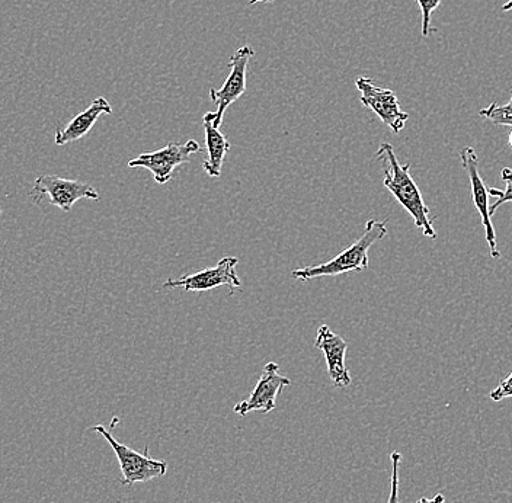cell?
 <instances>
[{
	"label": "cell",
	"instance_id": "cell-1",
	"mask_svg": "<svg viewBox=\"0 0 512 503\" xmlns=\"http://www.w3.org/2000/svg\"><path fill=\"white\" fill-rule=\"evenodd\" d=\"M376 159L383 162V185L389 189L390 194L398 200V203L411 214L415 226L421 230L422 235L437 239V232L432 226L431 211L425 204L421 189L416 185L411 175V165H400L398 156L390 143L380 144L376 153Z\"/></svg>",
	"mask_w": 512,
	"mask_h": 503
},
{
	"label": "cell",
	"instance_id": "cell-2",
	"mask_svg": "<svg viewBox=\"0 0 512 503\" xmlns=\"http://www.w3.org/2000/svg\"><path fill=\"white\" fill-rule=\"evenodd\" d=\"M387 235V220H368L363 235L350 248L344 249L332 261L325 264L294 269L291 272L296 280L310 281L320 277H338L348 272H363L368 268V251L374 243Z\"/></svg>",
	"mask_w": 512,
	"mask_h": 503
},
{
	"label": "cell",
	"instance_id": "cell-3",
	"mask_svg": "<svg viewBox=\"0 0 512 503\" xmlns=\"http://www.w3.org/2000/svg\"><path fill=\"white\" fill-rule=\"evenodd\" d=\"M92 431L101 434L114 450L118 463H120L121 473H123V480H121L123 485L130 486L134 483L149 482V480L156 479V477L165 476L168 472V463L165 460H155V458L150 457L147 448L144 454L131 450V448L115 440L111 432L102 425L94 426Z\"/></svg>",
	"mask_w": 512,
	"mask_h": 503
},
{
	"label": "cell",
	"instance_id": "cell-4",
	"mask_svg": "<svg viewBox=\"0 0 512 503\" xmlns=\"http://www.w3.org/2000/svg\"><path fill=\"white\" fill-rule=\"evenodd\" d=\"M30 198L35 205H40L44 198H48L51 205L69 213L73 205L82 198L98 201L101 195L85 182L72 181L57 175H41L35 179Z\"/></svg>",
	"mask_w": 512,
	"mask_h": 503
},
{
	"label": "cell",
	"instance_id": "cell-5",
	"mask_svg": "<svg viewBox=\"0 0 512 503\" xmlns=\"http://www.w3.org/2000/svg\"><path fill=\"white\" fill-rule=\"evenodd\" d=\"M201 147L195 140L187 143H169L162 149L152 153H143L128 162V168H144L153 173L155 181L160 185L172 181V173L178 166L190 162V156L200 153Z\"/></svg>",
	"mask_w": 512,
	"mask_h": 503
},
{
	"label": "cell",
	"instance_id": "cell-6",
	"mask_svg": "<svg viewBox=\"0 0 512 503\" xmlns=\"http://www.w3.org/2000/svg\"><path fill=\"white\" fill-rule=\"evenodd\" d=\"M355 86L360 91L361 104L370 108L393 133L399 134L405 128L409 114L400 108L398 96L392 89L379 88L368 78H358Z\"/></svg>",
	"mask_w": 512,
	"mask_h": 503
},
{
	"label": "cell",
	"instance_id": "cell-7",
	"mask_svg": "<svg viewBox=\"0 0 512 503\" xmlns=\"http://www.w3.org/2000/svg\"><path fill=\"white\" fill-rule=\"evenodd\" d=\"M254 56V48L249 46L240 47L230 59V73L222 88L210 89L211 102L217 107L216 120H214L217 127L222 126L224 112L227 108L235 104L240 96L245 94L248 66Z\"/></svg>",
	"mask_w": 512,
	"mask_h": 503
},
{
	"label": "cell",
	"instance_id": "cell-8",
	"mask_svg": "<svg viewBox=\"0 0 512 503\" xmlns=\"http://www.w3.org/2000/svg\"><path fill=\"white\" fill-rule=\"evenodd\" d=\"M239 259L233 256H226L223 258L216 267L203 269V271L195 272L192 275H185L179 280H169L163 284V288H184L185 291H203L214 290L219 287H229L230 294L235 293L236 290H242V283H240L238 272Z\"/></svg>",
	"mask_w": 512,
	"mask_h": 503
},
{
	"label": "cell",
	"instance_id": "cell-9",
	"mask_svg": "<svg viewBox=\"0 0 512 503\" xmlns=\"http://www.w3.org/2000/svg\"><path fill=\"white\" fill-rule=\"evenodd\" d=\"M460 160H462V166L469 176L470 187H472V198L475 203L476 210L480 214L482 219L483 227H485L486 242L489 245V252H491L492 258H501V252L498 249V242H496V233L494 223H492V216L489 213V192L488 188L485 187L482 176L479 172V159L476 155L473 147H463L460 152Z\"/></svg>",
	"mask_w": 512,
	"mask_h": 503
},
{
	"label": "cell",
	"instance_id": "cell-10",
	"mask_svg": "<svg viewBox=\"0 0 512 503\" xmlns=\"http://www.w3.org/2000/svg\"><path fill=\"white\" fill-rule=\"evenodd\" d=\"M280 365L277 362H268L264 367V373L259 378L258 384L252 390L249 399L243 400L235 406V413L239 416H246L249 412H272L277 408L278 394L283 392L284 387L290 386L291 381L278 373Z\"/></svg>",
	"mask_w": 512,
	"mask_h": 503
},
{
	"label": "cell",
	"instance_id": "cell-11",
	"mask_svg": "<svg viewBox=\"0 0 512 503\" xmlns=\"http://www.w3.org/2000/svg\"><path fill=\"white\" fill-rule=\"evenodd\" d=\"M315 346L325 355L329 378H331L334 386L338 387V389H345V387L350 386V371H348L347 365H345L348 349L347 342L341 336L332 332L328 325H322L318 329Z\"/></svg>",
	"mask_w": 512,
	"mask_h": 503
},
{
	"label": "cell",
	"instance_id": "cell-12",
	"mask_svg": "<svg viewBox=\"0 0 512 503\" xmlns=\"http://www.w3.org/2000/svg\"><path fill=\"white\" fill-rule=\"evenodd\" d=\"M110 114H112L110 102L104 96H99L85 111L76 115L66 127L57 128L54 142L59 147L66 146V144L72 142H78V140L83 139L92 130V127L95 126L96 121H98L101 115Z\"/></svg>",
	"mask_w": 512,
	"mask_h": 503
},
{
	"label": "cell",
	"instance_id": "cell-13",
	"mask_svg": "<svg viewBox=\"0 0 512 503\" xmlns=\"http://www.w3.org/2000/svg\"><path fill=\"white\" fill-rule=\"evenodd\" d=\"M214 120H216V112L204 114L203 126L206 131L208 159L203 163V169L210 178H219L222 175L224 160L230 152V143Z\"/></svg>",
	"mask_w": 512,
	"mask_h": 503
},
{
	"label": "cell",
	"instance_id": "cell-14",
	"mask_svg": "<svg viewBox=\"0 0 512 503\" xmlns=\"http://www.w3.org/2000/svg\"><path fill=\"white\" fill-rule=\"evenodd\" d=\"M479 115L485 120L491 121L495 126L512 127V89L511 99L508 104L499 105L498 102H492L489 107L479 111Z\"/></svg>",
	"mask_w": 512,
	"mask_h": 503
},
{
	"label": "cell",
	"instance_id": "cell-15",
	"mask_svg": "<svg viewBox=\"0 0 512 503\" xmlns=\"http://www.w3.org/2000/svg\"><path fill=\"white\" fill-rule=\"evenodd\" d=\"M502 181L505 182V189H488L489 195L496 198L494 204L489 207V213L494 216L495 211L505 203H512V169L504 168L501 172Z\"/></svg>",
	"mask_w": 512,
	"mask_h": 503
},
{
	"label": "cell",
	"instance_id": "cell-16",
	"mask_svg": "<svg viewBox=\"0 0 512 503\" xmlns=\"http://www.w3.org/2000/svg\"><path fill=\"white\" fill-rule=\"evenodd\" d=\"M422 16V37H428L431 34V16L440 8L441 0H416Z\"/></svg>",
	"mask_w": 512,
	"mask_h": 503
},
{
	"label": "cell",
	"instance_id": "cell-17",
	"mask_svg": "<svg viewBox=\"0 0 512 503\" xmlns=\"http://www.w3.org/2000/svg\"><path fill=\"white\" fill-rule=\"evenodd\" d=\"M390 461H392V482H390V496L387 503H399V467L402 463V454L398 451H393L390 454Z\"/></svg>",
	"mask_w": 512,
	"mask_h": 503
},
{
	"label": "cell",
	"instance_id": "cell-18",
	"mask_svg": "<svg viewBox=\"0 0 512 503\" xmlns=\"http://www.w3.org/2000/svg\"><path fill=\"white\" fill-rule=\"evenodd\" d=\"M489 397H491L494 402H501V400L510 399V397H512V373L505 378V380H502L495 390H492Z\"/></svg>",
	"mask_w": 512,
	"mask_h": 503
},
{
	"label": "cell",
	"instance_id": "cell-19",
	"mask_svg": "<svg viewBox=\"0 0 512 503\" xmlns=\"http://www.w3.org/2000/svg\"><path fill=\"white\" fill-rule=\"evenodd\" d=\"M416 503H444V496L441 495V493H438V495H435L434 498H421Z\"/></svg>",
	"mask_w": 512,
	"mask_h": 503
},
{
	"label": "cell",
	"instance_id": "cell-20",
	"mask_svg": "<svg viewBox=\"0 0 512 503\" xmlns=\"http://www.w3.org/2000/svg\"><path fill=\"white\" fill-rule=\"evenodd\" d=\"M502 11H504V12L512 11V0H508V2L505 3L504 6H502Z\"/></svg>",
	"mask_w": 512,
	"mask_h": 503
},
{
	"label": "cell",
	"instance_id": "cell-21",
	"mask_svg": "<svg viewBox=\"0 0 512 503\" xmlns=\"http://www.w3.org/2000/svg\"><path fill=\"white\" fill-rule=\"evenodd\" d=\"M271 2H274V0H251V2H249V5H256V3H271Z\"/></svg>",
	"mask_w": 512,
	"mask_h": 503
},
{
	"label": "cell",
	"instance_id": "cell-22",
	"mask_svg": "<svg viewBox=\"0 0 512 503\" xmlns=\"http://www.w3.org/2000/svg\"><path fill=\"white\" fill-rule=\"evenodd\" d=\"M508 143H510V147L512 149V131L510 133V140H508Z\"/></svg>",
	"mask_w": 512,
	"mask_h": 503
},
{
	"label": "cell",
	"instance_id": "cell-23",
	"mask_svg": "<svg viewBox=\"0 0 512 503\" xmlns=\"http://www.w3.org/2000/svg\"><path fill=\"white\" fill-rule=\"evenodd\" d=\"M0 214H2V210H0Z\"/></svg>",
	"mask_w": 512,
	"mask_h": 503
}]
</instances>
